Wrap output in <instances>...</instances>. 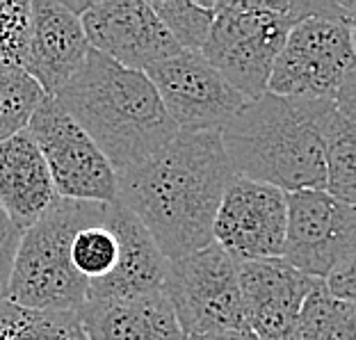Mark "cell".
I'll list each match as a JSON object with an SVG mask.
<instances>
[{"label": "cell", "mask_w": 356, "mask_h": 340, "mask_svg": "<svg viewBox=\"0 0 356 340\" xmlns=\"http://www.w3.org/2000/svg\"><path fill=\"white\" fill-rule=\"evenodd\" d=\"M236 172L220 133H181L117 174V201L135 215L160 254L178 261L213 242V222Z\"/></svg>", "instance_id": "obj_1"}, {"label": "cell", "mask_w": 356, "mask_h": 340, "mask_svg": "<svg viewBox=\"0 0 356 340\" xmlns=\"http://www.w3.org/2000/svg\"><path fill=\"white\" fill-rule=\"evenodd\" d=\"M336 112L331 101L265 92L222 126L220 140L240 178L286 194L325 190V147Z\"/></svg>", "instance_id": "obj_2"}, {"label": "cell", "mask_w": 356, "mask_h": 340, "mask_svg": "<svg viewBox=\"0 0 356 340\" xmlns=\"http://www.w3.org/2000/svg\"><path fill=\"white\" fill-rule=\"evenodd\" d=\"M53 99L117 174L153 156L178 133L147 74L121 67L92 48Z\"/></svg>", "instance_id": "obj_3"}, {"label": "cell", "mask_w": 356, "mask_h": 340, "mask_svg": "<svg viewBox=\"0 0 356 340\" xmlns=\"http://www.w3.org/2000/svg\"><path fill=\"white\" fill-rule=\"evenodd\" d=\"M356 5L352 0H309V14L288 30L267 92L290 99L331 101L356 110Z\"/></svg>", "instance_id": "obj_4"}, {"label": "cell", "mask_w": 356, "mask_h": 340, "mask_svg": "<svg viewBox=\"0 0 356 340\" xmlns=\"http://www.w3.org/2000/svg\"><path fill=\"white\" fill-rule=\"evenodd\" d=\"M105 204L55 199L39 220L21 233L5 299L39 311L80 313L89 302V283L71 263L76 231Z\"/></svg>", "instance_id": "obj_5"}, {"label": "cell", "mask_w": 356, "mask_h": 340, "mask_svg": "<svg viewBox=\"0 0 356 340\" xmlns=\"http://www.w3.org/2000/svg\"><path fill=\"white\" fill-rule=\"evenodd\" d=\"M213 26L201 55L254 101L267 92L288 30L302 19L299 0H213Z\"/></svg>", "instance_id": "obj_6"}, {"label": "cell", "mask_w": 356, "mask_h": 340, "mask_svg": "<svg viewBox=\"0 0 356 340\" xmlns=\"http://www.w3.org/2000/svg\"><path fill=\"white\" fill-rule=\"evenodd\" d=\"M163 295L188 338L247 329L238 263L215 242L167 263Z\"/></svg>", "instance_id": "obj_7"}, {"label": "cell", "mask_w": 356, "mask_h": 340, "mask_svg": "<svg viewBox=\"0 0 356 340\" xmlns=\"http://www.w3.org/2000/svg\"><path fill=\"white\" fill-rule=\"evenodd\" d=\"M26 131L42 151L55 194L69 201L115 204L117 172L53 96L39 103Z\"/></svg>", "instance_id": "obj_8"}, {"label": "cell", "mask_w": 356, "mask_h": 340, "mask_svg": "<svg viewBox=\"0 0 356 340\" xmlns=\"http://www.w3.org/2000/svg\"><path fill=\"white\" fill-rule=\"evenodd\" d=\"M144 74L181 133H220L249 103L201 53L178 51Z\"/></svg>", "instance_id": "obj_9"}, {"label": "cell", "mask_w": 356, "mask_h": 340, "mask_svg": "<svg viewBox=\"0 0 356 340\" xmlns=\"http://www.w3.org/2000/svg\"><path fill=\"white\" fill-rule=\"evenodd\" d=\"M286 242L281 258L311 279L356 261V213L325 190L286 194Z\"/></svg>", "instance_id": "obj_10"}, {"label": "cell", "mask_w": 356, "mask_h": 340, "mask_svg": "<svg viewBox=\"0 0 356 340\" xmlns=\"http://www.w3.org/2000/svg\"><path fill=\"white\" fill-rule=\"evenodd\" d=\"M286 217V192L236 176L217 208L213 242L236 263L281 258Z\"/></svg>", "instance_id": "obj_11"}, {"label": "cell", "mask_w": 356, "mask_h": 340, "mask_svg": "<svg viewBox=\"0 0 356 340\" xmlns=\"http://www.w3.org/2000/svg\"><path fill=\"white\" fill-rule=\"evenodd\" d=\"M80 23L92 51L142 74L181 51L144 0H87Z\"/></svg>", "instance_id": "obj_12"}, {"label": "cell", "mask_w": 356, "mask_h": 340, "mask_svg": "<svg viewBox=\"0 0 356 340\" xmlns=\"http://www.w3.org/2000/svg\"><path fill=\"white\" fill-rule=\"evenodd\" d=\"M89 53L80 16L60 0H32L19 67L53 96L76 76Z\"/></svg>", "instance_id": "obj_13"}, {"label": "cell", "mask_w": 356, "mask_h": 340, "mask_svg": "<svg viewBox=\"0 0 356 340\" xmlns=\"http://www.w3.org/2000/svg\"><path fill=\"white\" fill-rule=\"evenodd\" d=\"M238 281L247 329L263 340H283L320 279L306 277L283 258H267L238 263Z\"/></svg>", "instance_id": "obj_14"}, {"label": "cell", "mask_w": 356, "mask_h": 340, "mask_svg": "<svg viewBox=\"0 0 356 340\" xmlns=\"http://www.w3.org/2000/svg\"><path fill=\"white\" fill-rule=\"evenodd\" d=\"M108 222L119 240V261L110 277L89 286V302L163 293L169 261L160 254L147 229L119 201L108 206Z\"/></svg>", "instance_id": "obj_15"}, {"label": "cell", "mask_w": 356, "mask_h": 340, "mask_svg": "<svg viewBox=\"0 0 356 340\" xmlns=\"http://www.w3.org/2000/svg\"><path fill=\"white\" fill-rule=\"evenodd\" d=\"M58 199L42 151L28 131L0 142V208L21 233Z\"/></svg>", "instance_id": "obj_16"}, {"label": "cell", "mask_w": 356, "mask_h": 340, "mask_svg": "<svg viewBox=\"0 0 356 340\" xmlns=\"http://www.w3.org/2000/svg\"><path fill=\"white\" fill-rule=\"evenodd\" d=\"M78 315L87 340H188L163 293L92 299Z\"/></svg>", "instance_id": "obj_17"}, {"label": "cell", "mask_w": 356, "mask_h": 340, "mask_svg": "<svg viewBox=\"0 0 356 340\" xmlns=\"http://www.w3.org/2000/svg\"><path fill=\"white\" fill-rule=\"evenodd\" d=\"M283 340H356V306L331 297L318 281Z\"/></svg>", "instance_id": "obj_18"}, {"label": "cell", "mask_w": 356, "mask_h": 340, "mask_svg": "<svg viewBox=\"0 0 356 340\" xmlns=\"http://www.w3.org/2000/svg\"><path fill=\"white\" fill-rule=\"evenodd\" d=\"M0 340H87L80 315L39 311L0 299Z\"/></svg>", "instance_id": "obj_19"}, {"label": "cell", "mask_w": 356, "mask_h": 340, "mask_svg": "<svg viewBox=\"0 0 356 340\" xmlns=\"http://www.w3.org/2000/svg\"><path fill=\"white\" fill-rule=\"evenodd\" d=\"M325 192L343 204L356 201V119L338 108L327 133Z\"/></svg>", "instance_id": "obj_20"}, {"label": "cell", "mask_w": 356, "mask_h": 340, "mask_svg": "<svg viewBox=\"0 0 356 340\" xmlns=\"http://www.w3.org/2000/svg\"><path fill=\"white\" fill-rule=\"evenodd\" d=\"M119 261V240L108 222V206L89 220L71 240V263L89 286L110 277Z\"/></svg>", "instance_id": "obj_21"}, {"label": "cell", "mask_w": 356, "mask_h": 340, "mask_svg": "<svg viewBox=\"0 0 356 340\" xmlns=\"http://www.w3.org/2000/svg\"><path fill=\"white\" fill-rule=\"evenodd\" d=\"M44 99V89L21 67L3 64L0 67V142L26 131Z\"/></svg>", "instance_id": "obj_22"}, {"label": "cell", "mask_w": 356, "mask_h": 340, "mask_svg": "<svg viewBox=\"0 0 356 340\" xmlns=\"http://www.w3.org/2000/svg\"><path fill=\"white\" fill-rule=\"evenodd\" d=\"M153 14L174 39L181 51L201 53L210 26H213V0L210 3H188V0H156L149 3Z\"/></svg>", "instance_id": "obj_23"}, {"label": "cell", "mask_w": 356, "mask_h": 340, "mask_svg": "<svg viewBox=\"0 0 356 340\" xmlns=\"http://www.w3.org/2000/svg\"><path fill=\"white\" fill-rule=\"evenodd\" d=\"M30 19V3L23 0H0V67H19L26 30Z\"/></svg>", "instance_id": "obj_24"}, {"label": "cell", "mask_w": 356, "mask_h": 340, "mask_svg": "<svg viewBox=\"0 0 356 340\" xmlns=\"http://www.w3.org/2000/svg\"><path fill=\"white\" fill-rule=\"evenodd\" d=\"M21 231L10 222L5 210L0 208V299L7 293V283H10V272L14 263L16 247H19Z\"/></svg>", "instance_id": "obj_25"}, {"label": "cell", "mask_w": 356, "mask_h": 340, "mask_svg": "<svg viewBox=\"0 0 356 340\" xmlns=\"http://www.w3.org/2000/svg\"><path fill=\"white\" fill-rule=\"evenodd\" d=\"M322 286H325V290L331 297L341 299V302L354 304V297H356V261H347L343 265H338L334 272L322 279Z\"/></svg>", "instance_id": "obj_26"}, {"label": "cell", "mask_w": 356, "mask_h": 340, "mask_svg": "<svg viewBox=\"0 0 356 340\" xmlns=\"http://www.w3.org/2000/svg\"><path fill=\"white\" fill-rule=\"evenodd\" d=\"M188 340H263L249 329H236V331H215V334L204 336H190Z\"/></svg>", "instance_id": "obj_27"}]
</instances>
